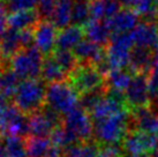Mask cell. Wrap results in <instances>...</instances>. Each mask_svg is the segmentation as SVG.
<instances>
[{"label":"cell","mask_w":158,"mask_h":157,"mask_svg":"<svg viewBox=\"0 0 158 157\" xmlns=\"http://www.w3.org/2000/svg\"><path fill=\"white\" fill-rule=\"evenodd\" d=\"M132 117L128 110H123L104 120L94 122V136L102 146L118 144L132 131Z\"/></svg>","instance_id":"1"},{"label":"cell","mask_w":158,"mask_h":157,"mask_svg":"<svg viewBox=\"0 0 158 157\" xmlns=\"http://www.w3.org/2000/svg\"><path fill=\"white\" fill-rule=\"evenodd\" d=\"M46 86L42 78H28L19 83L14 105L26 114H32L45 106Z\"/></svg>","instance_id":"2"},{"label":"cell","mask_w":158,"mask_h":157,"mask_svg":"<svg viewBox=\"0 0 158 157\" xmlns=\"http://www.w3.org/2000/svg\"><path fill=\"white\" fill-rule=\"evenodd\" d=\"M79 94L66 81L50 83L46 86L45 103L61 116H66L79 106Z\"/></svg>","instance_id":"3"},{"label":"cell","mask_w":158,"mask_h":157,"mask_svg":"<svg viewBox=\"0 0 158 157\" xmlns=\"http://www.w3.org/2000/svg\"><path fill=\"white\" fill-rule=\"evenodd\" d=\"M43 53L36 46L22 49L10 58V70L19 78H40L42 66L44 62Z\"/></svg>","instance_id":"4"},{"label":"cell","mask_w":158,"mask_h":157,"mask_svg":"<svg viewBox=\"0 0 158 157\" xmlns=\"http://www.w3.org/2000/svg\"><path fill=\"white\" fill-rule=\"evenodd\" d=\"M67 78L80 96L106 87L105 76L91 64H80Z\"/></svg>","instance_id":"5"},{"label":"cell","mask_w":158,"mask_h":157,"mask_svg":"<svg viewBox=\"0 0 158 157\" xmlns=\"http://www.w3.org/2000/svg\"><path fill=\"white\" fill-rule=\"evenodd\" d=\"M134 48V40L131 34H120L112 36L107 44L106 60L111 70H123L129 66L131 52Z\"/></svg>","instance_id":"6"},{"label":"cell","mask_w":158,"mask_h":157,"mask_svg":"<svg viewBox=\"0 0 158 157\" xmlns=\"http://www.w3.org/2000/svg\"><path fill=\"white\" fill-rule=\"evenodd\" d=\"M62 126L73 132L80 142L91 141L94 136V121L90 113L82 106L75 108L62 118Z\"/></svg>","instance_id":"7"},{"label":"cell","mask_w":158,"mask_h":157,"mask_svg":"<svg viewBox=\"0 0 158 157\" xmlns=\"http://www.w3.org/2000/svg\"><path fill=\"white\" fill-rule=\"evenodd\" d=\"M150 100L151 97L148 84V74H134L129 87L125 91L126 109L129 112H133L141 108L150 106Z\"/></svg>","instance_id":"8"},{"label":"cell","mask_w":158,"mask_h":157,"mask_svg":"<svg viewBox=\"0 0 158 157\" xmlns=\"http://www.w3.org/2000/svg\"><path fill=\"white\" fill-rule=\"evenodd\" d=\"M35 46L44 56H52L57 48L58 28L53 22L48 20H40L32 28Z\"/></svg>","instance_id":"9"},{"label":"cell","mask_w":158,"mask_h":157,"mask_svg":"<svg viewBox=\"0 0 158 157\" xmlns=\"http://www.w3.org/2000/svg\"><path fill=\"white\" fill-rule=\"evenodd\" d=\"M157 147L156 134L145 133L139 129H132L127 133L123 141V149L129 155L151 154Z\"/></svg>","instance_id":"10"},{"label":"cell","mask_w":158,"mask_h":157,"mask_svg":"<svg viewBox=\"0 0 158 157\" xmlns=\"http://www.w3.org/2000/svg\"><path fill=\"white\" fill-rule=\"evenodd\" d=\"M134 45L149 49L151 51L158 49V22L143 21L131 32Z\"/></svg>","instance_id":"11"},{"label":"cell","mask_w":158,"mask_h":157,"mask_svg":"<svg viewBox=\"0 0 158 157\" xmlns=\"http://www.w3.org/2000/svg\"><path fill=\"white\" fill-rule=\"evenodd\" d=\"M73 52L80 64H91L94 66H98L106 60V50L104 46H101L89 39L80 42Z\"/></svg>","instance_id":"12"},{"label":"cell","mask_w":158,"mask_h":157,"mask_svg":"<svg viewBox=\"0 0 158 157\" xmlns=\"http://www.w3.org/2000/svg\"><path fill=\"white\" fill-rule=\"evenodd\" d=\"M140 15L132 8H121L113 18L107 20L110 29L113 35H120V34H128L132 32L139 24Z\"/></svg>","instance_id":"13"},{"label":"cell","mask_w":158,"mask_h":157,"mask_svg":"<svg viewBox=\"0 0 158 157\" xmlns=\"http://www.w3.org/2000/svg\"><path fill=\"white\" fill-rule=\"evenodd\" d=\"M132 113V126L133 129L145 132L156 134L158 131V114L155 113V110L152 106H145L141 108Z\"/></svg>","instance_id":"14"},{"label":"cell","mask_w":158,"mask_h":157,"mask_svg":"<svg viewBox=\"0 0 158 157\" xmlns=\"http://www.w3.org/2000/svg\"><path fill=\"white\" fill-rule=\"evenodd\" d=\"M154 67V51L134 46L131 52L129 68L133 74H149Z\"/></svg>","instance_id":"15"},{"label":"cell","mask_w":158,"mask_h":157,"mask_svg":"<svg viewBox=\"0 0 158 157\" xmlns=\"http://www.w3.org/2000/svg\"><path fill=\"white\" fill-rule=\"evenodd\" d=\"M84 34L89 40L101 46L107 45L112 38V31L110 29L107 20H90L84 26Z\"/></svg>","instance_id":"16"},{"label":"cell","mask_w":158,"mask_h":157,"mask_svg":"<svg viewBox=\"0 0 158 157\" xmlns=\"http://www.w3.org/2000/svg\"><path fill=\"white\" fill-rule=\"evenodd\" d=\"M23 49L21 32L8 28L2 38L0 39V60L8 61L15 53Z\"/></svg>","instance_id":"17"},{"label":"cell","mask_w":158,"mask_h":157,"mask_svg":"<svg viewBox=\"0 0 158 157\" xmlns=\"http://www.w3.org/2000/svg\"><path fill=\"white\" fill-rule=\"evenodd\" d=\"M40 20V19L37 11L26 9V11H18V12L10 13V15L7 18V24L10 29L22 31L34 28Z\"/></svg>","instance_id":"18"},{"label":"cell","mask_w":158,"mask_h":157,"mask_svg":"<svg viewBox=\"0 0 158 157\" xmlns=\"http://www.w3.org/2000/svg\"><path fill=\"white\" fill-rule=\"evenodd\" d=\"M54 128H57V126L46 116L43 109L29 116V132L31 135L48 138L52 134Z\"/></svg>","instance_id":"19"},{"label":"cell","mask_w":158,"mask_h":157,"mask_svg":"<svg viewBox=\"0 0 158 157\" xmlns=\"http://www.w3.org/2000/svg\"><path fill=\"white\" fill-rule=\"evenodd\" d=\"M84 28L80 26H69L61 29L58 34L57 49L58 50H72L77 46L80 42H82L84 37Z\"/></svg>","instance_id":"20"},{"label":"cell","mask_w":158,"mask_h":157,"mask_svg":"<svg viewBox=\"0 0 158 157\" xmlns=\"http://www.w3.org/2000/svg\"><path fill=\"white\" fill-rule=\"evenodd\" d=\"M125 7L132 8L144 21L158 22V4L157 0H123Z\"/></svg>","instance_id":"21"},{"label":"cell","mask_w":158,"mask_h":157,"mask_svg":"<svg viewBox=\"0 0 158 157\" xmlns=\"http://www.w3.org/2000/svg\"><path fill=\"white\" fill-rule=\"evenodd\" d=\"M132 72H126L123 70H113L105 76L106 88L110 90L119 92H125L132 82Z\"/></svg>","instance_id":"22"},{"label":"cell","mask_w":158,"mask_h":157,"mask_svg":"<svg viewBox=\"0 0 158 157\" xmlns=\"http://www.w3.org/2000/svg\"><path fill=\"white\" fill-rule=\"evenodd\" d=\"M73 1L74 0H57L56 9L52 16V22L60 30L69 27V23L72 22Z\"/></svg>","instance_id":"23"},{"label":"cell","mask_w":158,"mask_h":157,"mask_svg":"<svg viewBox=\"0 0 158 157\" xmlns=\"http://www.w3.org/2000/svg\"><path fill=\"white\" fill-rule=\"evenodd\" d=\"M66 75L67 74L62 70L59 64L54 60L53 56H48L46 58H44V62H43L42 72H40V78L44 82H46L48 84L60 82V81H64Z\"/></svg>","instance_id":"24"},{"label":"cell","mask_w":158,"mask_h":157,"mask_svg":"<svg viewBox=\"0 0 158 157\" xmlns=\"http://www.w3.org/2000/svg\"><path fill=\"white\" fill-rule=\"evenodd\" d=\"M19 83L18 75L10 70V67H2L0 70V97L6 100L14 97Z\"/></svg>","instance_id":"25"},{"label":"cell","mask_w":158,"mask_h":157,"mask_svg":"<svg viewBox=\"0 0 158 157\" xmlns=\"http://www.w3.org/2000/svg\"><path fill=\"white\" fill-rule=\"evenodd\" d=\"M26 149L29 157H48V154L52 147V142L48 138L30 135L24 138Z\"/></svg>","instance_id":"26"},{"label":"cell","mask_w":158,"mask_h":157,"mask_svg":"<svg viewBox=\"0 0 158 157\" xmlns=\"http://www.w3.org/2000/svg\"><path fill=\"white\" fill-rule=\"evenodd\" d=\"M101 146L97 142H79L64 150V157H98Z\"/></svg>","instance_id":"27"},{"label":"cell","mask_w":158,"mask_h":157,"mask_svg":"<svg viewBox=\"0 0 158 157\" xmlns=\"http://www.w3.org/2000/svg\"><path fill=\"white\" fill-rule=\"evenodd\" d=\"M50 140H51L53 146L59 147V148L64 149V150L68 148V147H70V146L80 142L77 136L75 135L73 132L67 129L66 127L62 126V125L58 126L57 128H54L52 134L50 135Z\"/></svg>","instance_id":"28"},{"label":"cell","mask_w":158,"mask_h":157,"mask_svg":"<svg viewBox=\"0 0 158 157\" xmlns=\"http://www.w3.org/2000/svg\"><path fill=\"white\" fill-rule=\"evenodd\" d=\"M90 4L91 0H74L72 21L75 26L84 27L90 21Z\"/></svg>","instance_id":"29"},{"label":"cell","mask_w":158,"mask_h":157,"mask_svg":"<svg viewBox=\"0 0 158 157\" xmlns=\"http://www.w3.org/2000/svg\"><path fill=\"white\" fill-rule=\"evenodd\" d=\"M52 56L54 58V60L57 61L59 66L62 68V70L67 74V76L80 65L76 56L70 50H58V49H56V51L53 52Z\"/></svg>","instance_id":"30"},{"label":"cell","mask_w":158,"mask_h":157,"mask_svg":"<svg viewBox=\"0 0 158 157\" xmlns=\"http://www.w3.org/2000/svg\"><path fill=\"white\" fill-rule=\"evenodd\" d=\"M4 146L7 157H29L26 149L24 138L7 136L5 138Z\"/></svg>","instance_id":"31"},{"label":"cell","mask_w":158,"mask_h":157,"mask_svg":"<svg viewBox=\"0 0 158 157\" xmlns=\"http://www.w3.org/2000/svg\"><path fill=\"white\" fill-rule=\"evenodd\" d=\"M57 0H40L37 5V13L40 20H50L52 19L54 9H56Z\"/></svg>","instance_id":"32"},{"label":"cell","mask_w":158,"mask_h":157,"mask_svg":"<svg viewBox=\"0 0 158 157\" xmlns=\"http://www.w3.org/2000/svg\"><path fill=\"white\" fill-rule=\"evenodd\" d=\"M40 0H7V7L13 13L18 11L34 9L38 5Z\"/></svg>","instance_id":"33"},{"label":"cell","mask_w":158,"mask_h":157,"mask_svg":"<svg viewBox=\"0 0 158 157\" xmlns=\"http://www.w3.org/2000/svg\"><path fill=\"white\" fill-rule=\"evenodd\" d=\"M148 84H149L150 97L155 95L158 91V70L154 68L149 72L148 74Z\"/></svg>","instance_id":"34"},{"label":"cell","mask_w":158,"mask_h":157,"mask_svg":"<svg viewBox=\"0 0 158 157\" xmlns=\"http://www.w3.org/2000/svg\"><path fill=\"white\" fill-rule=\"evenodd\" d=\"M154 68L158 70V49L154 51Z\"/></svg>","instance_id":"35"},{"label":"cell","mask_w":158,"mask_h":157,"mask_svg":"<svg viewBox=\"0 0 158 157\" xmlns=\"http://www.w3.org/2000/svg\"><path fill=\"white\" fill-rule=\"evenodd\" d=\"M6 16V9H5V5L4 2L0 1V19L5 18Z\"/></svg>","instance_id":"36"},{"label":"cell","mask_w":158,"mask_h":157,"mask_svg":"<svg viewBox=\"0 0 158 157\" xmlns=\"http://www.w3.org/2000/svg\"><path fill=\"white\" fill-rule=\"evenodd\" d=\"M0 157H7L6 150H5V146L0 142Z\"/></svg>","instance_id":"37"},{"label":"cell","mask_w":158,"mask_h":157,"mask_svg":"<svg viewBox=\"0 0 158 157\" xmlns=\"http://www.w3.org/2000/svg\"><path fill=\"white\" fill-rule=\"evenodd\" d=\"M127 157H151L150 154H135V155H128Z\"/></svg>","instance_id":"38"},{"label":"cell","mask_w":158,"mask_h":157,"mask_svg":"<svg viewBox=\"0 0 158 157\" xmlns=\"http://www.w3.org/2000/svg\"><path fill=\"white\" fill-rule=\"evenodd\" d=\"M151 100H154V102L156 103V105L158 106V91L156 92L155 95H152V96H151Z\"/></svg>","instance_id":"39"},{"label":"cell","mask_w":158,"mask_h":157,"mask_svg":"<svg viewBox=\"0 0 158 157\" xmlns=\"http://www.w3.org/2000/svg\"><path fill=\"white\" fill-rule=\"evenodd\" d=\"M98 157H110V156H107V155H105V154H103L99 151V155H98Z\"/></svg>","instance_id":"40"},{"label":"cell","mask_w":158,"mask_h":157,"mask_svg":"<svg viewBox=\"0 0 158 157\" xmlns=\"http://www.w3.org/2000/svg\"><path fill=\"white\" fill-rule=\"evenodd\" d=\"M156 139H157V146H158V131H157V133H156Z\"/></svg>","instance_id":"41"},{"label":"cell","mask_w":158,"mask_h":157,"mask_svg":"<svg viewBox=\"0 0 158 157\" xmlns=\"http://www.w3.org/2000/svg\"><path fill=\"white\" fill-rule=\"evenodd\" d=\"M119 1H120V2H123V0H119Z\"/></svg>","instance_id":"42"},{"label":"cell","mask_w":158,"mask_h":157,"mask_svg":"<svg viewBox=\"0 0 158 157\" xmlns=\"http://www.w3.org/2000/svg\"><path fill=\"white\" fill-rule=\"evenodd\" d=\"M157 4H158V0H157Z\"/></svg>","instance_id":"43"}]
</instances>
